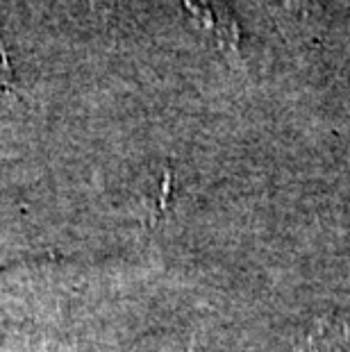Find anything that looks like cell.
I'll return each mask as SVG.
<instances>
[{
  "instance_id": "6da1fadb",
  "label": "cell",
  "mask_w": 350,
  "mask_h": 352,
  "mask_svg": "<svg viewBox=\"0 0 350 352\" xmlns=\"http://www.w3.org/2000/svg\"><path fill=\"white\" fill-rule=\"evenodd\" d=\"M273 12V19L285 32L311 34L316 28L314 0H264Z\"/></svg>"
},
{
  "instance_id": "7a4b0ae2",
  "label": "cell",
  "mask_w": 350,
  "mask_h": 352,
  "mask_svg": "<svg viewBox=\"0 0 350 352\" xmlns=\"http://www.w3.org/2000/svg\"><path fill=\"white\" fill-rule=\"evenodd\" d=\"M0 59H3V50H0ZM7 78H10V69H7V66H0V82H5Z\"/></svg>"
},
{
  "instance_id": "3957f363",
  "label": "cell",
  "mask_w": 350,
  "mask_h": 352,
  "mask_svg": "<svg viewBox=\"0 0 350 352\" xmlns=\"http://www.w3.org/2000/svg\"><path fill=\"white\" fill-rule=\"evenodd\" d=\"M43 352H76V350H71V348H62V346H48Z\"/></svg>"
}]
</instances>
